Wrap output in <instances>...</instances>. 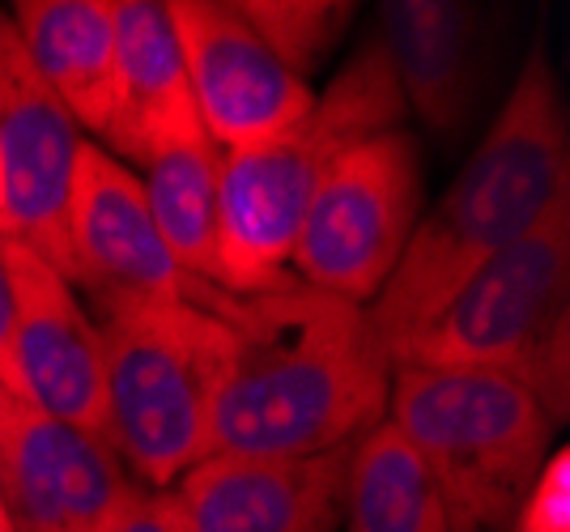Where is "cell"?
Wrapping results in <instances>:
<instances>
[{
  "label": "cell",
  "mask_w": 570,
  "mask_h": 532,
  "mask_svg": "<svg viewBox=\"0 0 570 532\" xmlns=\"http://www.w3.org/2000/svg\"><path fill=\"white\" fill-rule=\"evenodd\" d=\"M111 532H188L179 524V515L170 508L167 490H132L119 508Z\"/></svg>",
  "instance_id": "obj_21"
},
{
  "label": "cell",
  "mask_w": 570,
  "mask_h": 532,
  "mask_svg": "<svg viewBox=\"0 0 570 532\" xmlns=\"http://www.w3.org/2000/svg\"><path fill=\"white\" fill-rule=\"evenodd\" d=\"M0 387L18 392V363H13V303H9V273H4V260H0Z\"/></svg>",
  "instance_id": "obj_22"
},
{
  "label": "cell",
  "mask_w": 570,
  "mask_h": 532,
  "mask_svg": "<svg viewBox=\"0 0 570 532\" xmlns=\"http://www.w3.org/2000/svg\"><path fill=\"white\" fill-rule=\"evenodd\" d=\"M0 532H9V520H4V511H0Z\"/></svg>",
  "instance_id": "obj_24"
},
{
  "label": "cell",
  "mask_w": 570,
  "mask_h": 532,
  "mask_svg": "<svg viewBox=\"0 0 570 532\" xmlns=\"http://www.w3.org/2000/svg\"><path fill=\"white\" fill-rule=\"evenodd\" d=\"M502 9L464 0H383L375 39L413 111L439 137H460L499 73Z\"/></svg>",
  "instance_id": "obj_13"
},
{
  "label": "cell",
  "mask_w": 570,
  "mask_h": 532,
  "mask_svg": "<svg viewBox=\"0 0 570 532\" xmlns=\"http://www.w3.org/2000/svg\"><path fill=\"white\" fill-rule=\"evenodd\" d=\"M562 193H570L567 102L546 43L537 39L499 116L481 132L448 193L417 218L396 273L366 307L387 358L430 315H439L476 268L515 247Z\"/></svg>",
  "instance_id": "obj_2"
},
{
  "label": "cell",
  "mask_w": 570,
  "mask_h": 532,
  "mask_svg": "<svg viewBox=\"0 0 570 532\" xmlns=\"http://www.w3.org/2000/svg\"><path fill=\"white\" fill-rule=\"evenodd\" d=\"M392 366L507 375L562 426L570 410V193L515 247L476 268L392 354Z\"/></svg>",
  "instance_id": "obj_5"
},
{
  "label": "cell",
  "mask_w": 570,
  "mask_h": 532,
  "mask_svg": "<svg viewBox=\"0 0 570 532\" xmlns=\"http://www.w3.org/2000/svg\"><path fill=\"white\" fill-rule=\"evenodd\" d=\"M9 22L72 124L102 137L116 102V0H18Z\"/></svg>",
  "instance_id": "obj_16"
},
{
  "label": "cell",
  "mask_w": 570,
  "mask_h": 532,
  "mask_svg": "<svg viewBox=\"0 0 570 532\" xmlns=\"http://www.w3.org/2000/svg\"><path fill=\"white\" fill-rule=\"evenodd\" d=\"M205 312L230 328L209 452L320 456L354 447L387 417L392 358L366 307L307 286L268 294L217 286Z\"/></svg>",
  "instance_id": "obj_1"
},
{
  "label": "cell",
  "mask_w": 570,
  "mask_h": 532,
  "mask_svg": "<svg viewBox=\"0 0 570 532\" xmlns=\"http://www.w3.org/2000/svg\"><path fill=\"white\" fill-rule=\"evenodd\" d=\"M350 452H209L170 485L167 499L188 532H341Z\"/></svg>",
  "instance_id": "obj_14"
},
{
  "label": "cell",
  "mask_w": 570,
  "mask_h": 532,
  "mask_svg": "<svg viewBox=\"0 0 570 532\" xmlns=\"http://www.w3.org/2000/svg\"><path fill=\"white\" fill-rule=\"evenodd\" d=\"M0 260L13 303V363L22 396L56 422L107 439V366L102 333L81 307L77 286L35 256L22 239L0 235Z\"/></svg>",
  "instance_id": "obj_10"
},
{
  "label": "cell",
  "mask_w": 570,
  "mask_h": 532,
  "mask_svg": "<svg viewBox=\"0 0 570 532\" xmlns=\"http://www.w3.org/2000/svg\"><path fill=\"white\" fill-rule=\"evenodd\" d=\"M0 235H9V170L0 158Z\"/></svg>",
  "instance_id": "obj_23"
},
{
  "label": "cell",
  "mask_w": 570,
  "mask_h": 532,
  "mask_svg": "<svg viewBox=\"0 0 570 532\" xmlns=\"http://www.w3.org/2000/svg\"><path fill=\"white\" fill-rule=\"evenodd\" d=\"M145 200L175 265L196 282L217 286V221H222V149L191 128L154 154L145 167Z\"/></svg>",
  "instance_id": "obj_17"
},
{
  "label": "cell",
  "mask_w": 570,
  "mask_h": 532,
  "mask_svg": "<svg viewBox=\"0 0 570 532\" xmlns=\"http://www.w3.org/2000/svg\"><path fill=\"white\" fill-rule=\"evenodd\" d=\"M191 128H200V116L167 4L116 0V102L98 146L124 167L145 170Z\"/></svg>",
  "instance_id": "obj_15"
},
{
  "label": "cell",
  "mask_w": 570,
  "mask_h": 532,
  "mask_svg": "<svg viewBox=\"0 0 570 532\" xmlns=\"http://www.w3.org/2000/svg\"><path fill=\"white\" fill-rule=\"evenodd\" d=\"M81 128L30 65L9 13H0V158L9 170V235L72 282L69 179Z\"/></svg>",
  "instance_id": "obj_12"
},
{
  "label": "cell",
  "mask_w": 570,
  "mask_h": 532,
  "mask_svg": "<svg viewBox=\"0 0 570 532\" xmlns=\"http://www.w3.org/2000/svg\"><path fill=\"white\" fill-rule=\"evenodd\" d=\"M196 116L217 149H247L285 132L315 102L277 51L238 13V0H167Z\"/></svg>",
  "instance_id": "obj_9"
},
{
  "label": "cell",
  "mask_w": 570,
  "mask_h": 532,
  "mask_svg": "<svg viewBox=\"0 0 570 532\" xmlns=\"http://www.w3.org/2000/svg\"><path fill=\"white\" fill-rule=\"evenodd\" d=\"M341 532H448L426 464L387 422L366 431L350 452Z\"/></svg>",
  "instance_id": "obj_18"
},
{
  "label": "cell",
  "mask_w": 570,
  "mask_h": 532,
  "mask_svg": "<svg viewBox=\"0 0 570 532\" xmlns=\"http://www.w3.org/2000/svg\"><path fill=\"white\" fill-rule=\"evenodd\" d=\"M132 490L107 439L0 387V511L9 532H111Z\"/></svg>",
  "instance_id": "obj_8"
},
{
  "label": "cell",
  "mask_w": 570,
  "mask_h": 532,
  "mask_svg": "<svg viewBox=\"0 0 570 532\" xmlns=\"http://www.w3.org/2000/svg\"><path fill=\"white\" fill-rule=\"evenodd\" d=\"M422 218V149L409 128L350 146L311 196L289 247V277L307 290L371 307Z\"/></svg>",
  "instance_id": "obj_7"
},
{
  "label": "cell",
  "mask_w": 570,
  "mask_h": 532,
  "mask_svg": "<svg viewBox=\"0 0 570 532\" xmlns=\"http://www.w3.org/2000/svg\"><path fill=\"white\" fill-rule=\"evenodd\" d=\"M511 532H570V452L553 447L515 508Z\"/></svg>",
  "instance_id": "obj_20"
},
{
  "label": "cell",
  "mask_w": 570,
  "mask_h": 532,
  "mask_svg": "<svg viewBox=\"0 0 570 532\" xmlns=\"http://www.w3.org/2000/svg\"><path fill=\"white\" fill-rule=\"evenodd\" d=\"M404 128V102L380 39H362L307 116L261 146L222 149V221L217 286L230 294H268L298 286L289 247L311 196L350 146Z\"/></svg>",
  "instance_id": "obj_3"
},
{
  "label": "cell",
  "mask_w": 570,
  "mask_h": 532,
  "mask_svg": "<svg viewBox=\"0 0 570 532\" xmlns=\"http://www.w3.org/2000/svg\"><path fill=\"white\" fill-rule=\"evenodd\" d=\"M107 443L141 490H170L209 456L230 328L200 303L98 298Z\"/></svg>",
  "instance_id": "obj_4"
},
{
  "label": "cell",
  "mask_w": 570,
  "mask_h": 532,
  "mask_svg": "<svg viewBox=\"0 0 570 532\" xmlns=\"http://www.w3.org/2000/svg\"><path fill=\"white\" fill-rule=\"evenodd\" d=\"M238 13L303 81L333 56L345 26L354 22V4L341 0H238Z\"/></svg>",
  "instance_id": "obj_19"
},
{
  "label": "cell",
  "mask_w": 570,
  "mask_h": 532,
  "mask_svg": "<svg viewBox=\"0 0 570 532\" xmlns=\"http://www.w3.org/2000/svg\"><path fill=\"white\" fill-rule=\"evenodd\" d=\"M383 422L422 456L448 532H511L558 435L523 384L439 366H392Z\"/></svg>",
  "instance_id": "obj_6"
},
{
  "label": "cell",
  "mask_w": 570,
  "mask_h": 532,
  "mask_svg": "<svg viewBox=\"0 0 570 532\" xmlns=\"http://www.w3.org/2000/svg\"><path fill=\"white\" fill-rule=\"evenodd\" d=\"M72 286L98 298H179L200 303L217 290L175 265L158 221L149 214L145 184L95 141H81L69 179Z\"/></svg>",
  "instance_id": "obj_11"
}]
</instances>
